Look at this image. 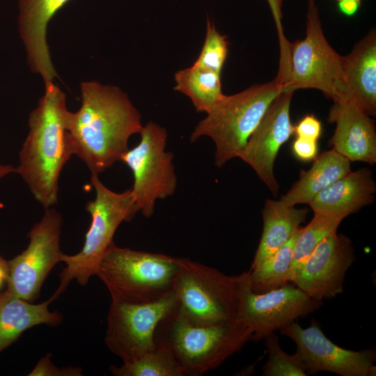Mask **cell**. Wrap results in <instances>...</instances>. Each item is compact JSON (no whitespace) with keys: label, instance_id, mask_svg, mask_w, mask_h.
<instances>
[{"label":"cell","instance_id":"33","mask_svg":"<svg viewBox=\"0 0 376 376\" xmlns=\"http://www.w3.org/2000/svg\"><path fill=\"white\" fill-rule=\"evenodd\" d=\"M360 3L354 0H343L338 1V7L342 14L350 17L358 11Z\"/></svg>","mask_w":376,"mask_h":376},{"label":"cell","instance_id":"23","mask_svg":"<svg viewBox=\"0 0 376 376\" xmlns=\"http://www.w3.org/2000/svg\"><path fill=\"white\" fill-rule=\"evenodd\" d=\"M220 75L193 64L175 74L174 89L187 96L196 111L207 113L226 95L222 91Z\"/></svg>","mask_w":376,"mask_h":376},{"label":"cell","instance_id":"19","mask_svg":"<svg viewBox=\"0 0 376 376\" xmlns=\"http://www.w3.org/2000/svg\"><path fill=\"white\" fill-rule=\"evenodd\" d=\"M345 84L340 100H352L368 116L376 113V34L370 31L344 56Z\"/></svg>","mask_w":376,"mask_h":376},{"label":"cell","instance_id":"28","mask_svg":"<svg viewBox=\"0 0 376 376\" xmlns=\"http://www.w3.org/2000/svg\"><path fill=\"white\" fill-rule=\"evenodd\" d=\"M228 52V42L214 24L207 22L205 38L202 49L194 65L221 75Z\"/></svg>","mask_w":376,"mask_h":376},{"label":"cell","instance_id":"15","mask_svg":"<svg viewBox=\"0 0 376 376\" xmlns=\"http://www.w3.org/2000/svg\"><path fill=\"white\" fill-rule=\"evenodd\" d=\"M293 93L282 91L274 99L240 157L253 168L274 196L279 189L274 174V162L280 148L294 132L290 116Z\"/></svg>","mask_w":376,"mask_h":376},{"label":"cell","instance_id":"27","mask_svg":"<svg viewBox=\"0 0 376 376\" xmlns=\"http://www.w3.org/2000/svg\"><path fill=\"white\" fill-rule=\"evenodd\" d=\"M268 351V359L263 368L264 376H306L303 363L293 354H288L281 347L274 333L264 338Z\"/></svg>","mask_w":376,"mask_h":376},{"label":"cell","instance_id":"11","mask_svg":"<svg viewBox=\"0 0 376 376\" xmlns=\"http://www.w3.org/2000/svg\"><path fill=\"white\" fill-rule=\"evenodd\" d=\"M323 303L309 297L293 285H285L264 292H254L249 272L240 274L237 318L252 330L251 340L257 342L276 331H281L318 310Z\"/></svg>","mask_w":376,"mask_h":376},{"label":"cell","instance_id":"35","mask_svg":"<svg viewBox=\"0 0 376 376\" xmlns=\"http://www.w3.org/2000/svg\"><path fill=\"white\" fill-rule=\"evenodd\" d=\"M8 275V265H0V288L6 282Z\"/></svg>","mask_w":376,"mask_h":376},{"label":"cell","instance_id":"14","mask_svg":"<svg viewBox=\"0 0 376 376\" xmlns=\"http://www.w3.org/2000/svg\"><path fill=\"white\" fill-rule=\"evenodd\" d=\"M355 260L351 240L336 233L323 239L297 268L292 281L311 298L322 301L340 294Z\"/></svg>","mask_w":376,"mask_h":376},{"label":"cell","instance_id":"22","mask_svg":"<svg viewBox=\"0 0 376 376\" xmlns=\"http://www.w3.org/2000/svg\"><path fill=\"white\" fill-rule=\"evenodd\" d=\"M308 171L300 177L280 201L290 205L307 203L322 189L340 178L350 170V161L333 148L314 159Z\"/></svg>","mask_w":376,"mask_h":376},{"label":"cell","instance_id":"8","mask_svg":"<svg viewBox=\"0 0 376 376\" xmlns=\"http://www.w3.org/2000/svg\"><path fill=\"white\" fill-rule=\"evenodd\" d=\"M288 82L283 91L313 88L338 101L345 84L344 56L329 44L315 0H308L306 36L290 42Z\"/></svg>","mask_w":376,"mask_h":376},{"label":"cell","instance_id":"5","mask_svg":"<svg viewBox=\"0 0 376 376\" xmlns=\"http://www.w3.org/2000/svg\"><path fill=\"white\" fill-rule=\"evenodd\" d=\"M283 91V86L274 79L225 95L197 123L190 135V142L210 137L215 146L214 164L218 167L233 158H240L270 104Z\"/></svg>","mask_w":376,"mask_h":376},{"label":"cell","instance_id":"18","mask_svg":"<svg viewBox=\"0 0 376 376\" xmlns=\"http://www.w3.org/2000/svg\"><path fill=\"white\" fill-rule=\"evenodd\" d=\"M376 185L368 169L350 171L320 191L310 202L314 213L343 220L374 201Z\"/></svg>","mask_w":376,"mask_h":376},{"label":"cell","instance_id":"3","mask_svg":"<svg viewBox=\"0 0 376 376\" xmlns=\"http://www.w3.org/2000/svg\"><path fill=\"white\" fill-rule=\"evenodd\" d=\"M251 336L250 326L238 318L195 324L180 315L175 306L158 324L155 342L171 351L186 376H199L218 368L240 351Z\"/></svg>","mask_w":376,"mask_h":376},{"label":"cell","instance_id":"34","mask_svg":"<svg viewBox=\"0 0 376 376\" xmlns=\"http://www.w3.org/2000/svg\"><path fill=\"white\" fill-rule=\"evenodd\" d=\"M16 170L15 167H14L11 164H3L0 161V183L2 181L3 178H5L6 176L15 173Z\"/></svg>","mask_w":376,"mask_h":376},{"label":"cell","instance_id":"25","mask_svg":"<svg viewBox=\"0 0 376 376\" xmlns=\"http://www.w3.org/2000/svg\"><path fill=\"white\" fill-rule=\"evenodd\" d=\"M109 370L114 376H186L171 351L158 343L135 360Z\"/></svg>","mask_w":376,"mask_h":376},{"label":"cell","instance_id":"20","mask_svg":"<svg viewBox=\"0 0 376 376\" xmlns=\"http://www.w3.org/2000/svg\"><path fill=\"white\" fill-rule=\"evenodd\" d=\"M56 300L52 295L45 301L33 304L19 298L7 289L0 292V352L15 342L26 330L45 324L56 327L63 315L49 310Z\"/></svg>","mask_w":376,"mask_h":376},{"label":"cell","instance_id":"26","mask_svg":"<svg viewBox=\"0 0 376 376\" xmlns=\"http://www.w3.org/2000/svg\"><path fill=\"white\" fill-rule=\"evenodd\" d=\"M341 221L323 214L314 213L309 224L300 228L293 248L290 281H292L299 265L311 255L318 244L325 237L336 233Z\"/></svg>","mask_w":376,"mask_h":376},{"label":"cell","instance_id":"17","mask_svg":"<svg viewBox=\"0 0 376 376\" xmlns=\"http://www.w3.org/2000/svg\"><path fill=\"white\" fill-rule=\"evenodd\" d=\"M328 122L336 123L329 146L350 162H376V132L374 121L352 100L334 102Z\"/></svg>","mask_w":376,"mask_h":376},{"label":"cell","instance_id":"4","mask_svg":"<svg viewBox=\"0 0 376 376\" xmlns=\"http://www.w3.org/2000/svg\"><path fill=\"white\" fill-rule=\"evenodd\" d=\"M178 269V258L119 247L113 242L95 275L106 285L111 301L144 304L173 292Z\"/></svg>","mask_w":376,"mask_h":376},{"label":"cell","instance_id":"24","mask_svg":"<svg viewBox=\"0 0 376 376\" xmlns=\"http://www.w3.org/2000/svg\"><path fill=\"white\" fill-rule=\"evenodd\" d=\"M299 230L297 228L284 245L248 271L254 292L264 293L290 282L293 248Z\"/></svg>","mask_w":376,"mask_h":376},{"label":"cell","instance_id":"31","mask_svg":"<svg viewBox=\"0 0 376 376\" xmlns=\"http://www.w3.org/2000/svg\"><path fill=\"white\" fill-rule=\"evenodd\" d=\"M321 130V123L313 115L306 116L294 127V132L297 137L317 141L320 136Z\"/></svg>","mask_w":376,"mask_h":376},{"label":"cell","instance_id":"6","mask_svg":"<svg viewBox=\"0 0 376 376\" xmlns=\"http://www.w3.org/2000/svg\"><path fill=\"white\" fill-rule=\"evenodd\" d=\"M91 182L95 191L94 200L86 204L91 222L81 251L75 255L65 254V267L59 274V285L52 295L56 299L70 283L76 280L82 286L95 275L96 267L109 246L114 234L123 221H131L138 212L131 189L116 192L107 187L98 175H91Z\"/></svg>","mask_w":376,"mask_h":376},{"label":"cell","instance_id":"13","mask_svg":"<svg viewBox=\"0 0 376 376\" xmlns=\"http://www.w3.org/2000/svg\"><path fill=\"white\" fill-rule=\"evenodd\" d=\"M280 332L295 343L294 355L303 363L308 375L322 371L341 376L376 375L374 350L354 351L340 347L326 337L320 323L313 319L306 328L295 322Z\"/></svg>","mask_w":376,"mask_h":376},{"label":"cell","instance_id":"32","mask_svg":"<svg viewBox=\"0 0 376 376\" xmlns=\"http://www.w3.org/2000/svg\"><path fill=\"white\" fill-rule=\"evenodd\" d=\"M317 141L297 137L292 144V152L300 160L311 161L317 157Z\"/></svg>","mask_w":376,"mask_h":376},{"label":"cell","instance_id":"10","mask_svg":"<svg viewBox=\"0 0 376 376\" xmlns=\"http://www.w3.org/2000/svg\"><path fill=\"white\" fill-rule=\"evenodd\" d=\"M62 224L59 212L53 207L45 209L41 219L27 234L29 242L26 249L8 261L6 283L8 291L30 302L38 299L47 276L62 262Z\"/></svg>","mask_w":376,"mask_h":376},{"label":"cell","instance_id":"7","mask_svg":"<svg viewBox=\"0 0 376 376\" xmlns=\"http://www.w3.org/2000/svg\"><path fill=\"white\" fill-rule=\"evenodd\" d=\"M178 263L173 292L180 315L200 325L237 318L240 275L228 276L186 258H178Z\"/></svg>","mask_w":376,"mask_h":376},{"label":"cell","instance_id":"16","mask_svg":"<svg viewBox=\"0 0 376 376\" xmlns=\"http://www.w3.org/2000/svg\"><path fill=\"white\" fill-rule=\"evenodd\" d=\"M70 0H19L18 31L33 72L47 86L57 73L51 60L46 33L50 19Z\"/></svg>","mask_w":376,"mask_h":376},{"label":"cell","instance_id":"2","mask_svg":"<svg viewBox=\"0 0 376 376\" xmlns=\"http://www.w3.org/2000/svg\"><path fill=\"white\" fill-rule=\"evenodd\" d=\"M70 111L65 94L54 83L28 120L29 133L18 154L16 172L44 209L58 202L60 175L73 155L68 137Z\"/></svg>","mask_w":376,"mask_h":376},{"label":"cell","instance_id":"21","mask_svg":"<svg viewBox=\"0 0 376 376\" xmlns=\"http://www.w3.org/2000/svg\"><path fill=\"white\" fill-rule=\"evenodd\" d=\"M308 213L306 208L297 209L280 200L267 199L262 211V235L251 268L284 245L305 221Z\"/></svg>","mask_w":376,"mask_h":376},{"label":"cell","instance_id":"36","mask_svg":"<svg viewBox=\"0 0 376 376\" xmlns=\"http://www.w3.org/2000/svg\"><path fill=\"white\" fill-rule=\"evenodd\" d=\"M0 265H8V261L3 259L1 256H0Z\"/></svg>","mask_w":376,"mask_h":376},{"label":"cell","instance_id":"12","mask_svg":"<svg viewBox=\"0 0 376 376\" xmlns=\"http://www.w3.org/2000/svg\"><path fill=\"white\" fill-rule=\"evenodd\" d=\"M175 304L173 292L150 303L111 301L107 317L105 345L123 362L135 360L155 345L156 328Z\"/></svg>","mask_w":376,"mask_h":376},{"label":"cell","instance_id":"9","mask_svg":"<svg viewBox=\"0 0 376 376\" xmlns=\"http://www.w3.org/2000/svg\"><path fill=\"white\" fill-rule=\"evenodd\" d=\"M140 141L128 149L120 161L131 170V191L137 212L150 217L157 200L172 196L177 188L174 155L166 151L168 134L159 124L149 121L142 127Z\"/></svg>","mask_w":376,"mask_h":376},{"label":"cell","instance_id":"37","mask_svg":"<svg viewBox=\"0 0 376 376\" xmlns=\"http://www.w3.org/2000/svg\"><path fill=\"white\" fill-rule=\"evenodd\" d=\"M338 1H343V0H338ZM354 1H358V2H360V3H361V0H354Z\"/></svg>","mask_w":376,"mask_h":376},{"label":"cell","instance_id":"29","mask_svg":"<svg viewBox=\"0 0 376 376\" xmlns=\"http://www.w3.org/2000/svg\"><path fill=\"white\" fill-rule=\"evenodd\" d=\"M267 1L274 18L279 42L280 58L278 72L286 75L290 67V42L285 36L281 22L283 17L281 8L283 0H267Z\"/></svg>","mask_w":376,"mask_h":376},{"label":"cell","instance_id":"1","mask_svg":"<svg viewBox=\"0 0 376 376\" xmlns=\"http://www.w3.org/2000/svg\"><path fill=\"white\" fill-rule=\"evenodd\" d=\"M81 104L70 112L68 137L73 155L99 175L120 161L130 137L143 125L138 109L120 88L96 81L81 83Z\"/></svg>","mask_w":376,"mask_h":376},{"label":"cell","instance_id":"30","mask_svg":"<svg viewBox=\"0 0 376 376\" xmlns=\"http://www.w3.org/2000/svg\"><path fill=\"white\" fill-rule=\"evenodd\" d=\"M29 376H80L82 368L80 367L58 368L51 361V355L47 353L42 357L34 368L29 374Z\"/></svg>","mask_w":376,"mask_h":376}]
</instances>
